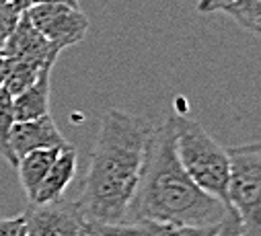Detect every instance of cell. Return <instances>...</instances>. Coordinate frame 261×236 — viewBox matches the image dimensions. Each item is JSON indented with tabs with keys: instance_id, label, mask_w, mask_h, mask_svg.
Instances as JSON below:
<instances>
[{
	"instance_id": "obj_1",
	"label": "cell",
	"mask_w": 261,
	"mask_h": 236,
	"mask_svg": "<svg viewBox=\"0 0 261 236\" xmlns=\"http://www.w3.org/2000/svg\"><path fill=\"white\" fill-rule=\"evenodd\" d=\"M152 124L142 115L107 109L76 199L85 224L125 222L146 164Z\"/></svg>"
},
{
	"instance_id": "obj_2",
	"label": "cell",
	"mask_w": 261,
	"mask_h": 236,
	"mask_svg": "<svg viewBox=\"0 0 261 236\" xmlns=\"http://www.w3.org/2000/svg\"><path fill=\"white\" fill-rule=\"evenodd\" d=\"M226 205L198 187L181 166L173 144L171 115L152 128L146 164L136 199L125 222L150 220L173 226H216L226 214Z\"/></svg>"
},
{
	"instance_id": "obj_3",
	"label": "cell",
	"mask_w": 261,
	"mask_h": 236,
	"mask_svg": "<svg viewBox=\"0 0 261 236\" xmlns=\"http://www.w3.org/2000/svg\"><path fill=\"white\" fill-rule=\"evenodd\" d=\"M175 154L191 176V181L206 193L218 197L228 208L226 183H228V154L198 122L185 115L171 113Z\"/></svg>"
},
{
	"instance_id": "obj_4",
	"label": "cell",
	"mask_w": 261,
	"mask_h": 236,
	"mask_svg": "<svg viewBox=\"0 0 261 236\" xmlns=\"http://www.w3.org/2000/svg\"><path fill=\"white\" fill-rule=\"evenodd\" d=\"M228 154V208L241 218L251 236H261V144H237Z\"/></svg>"
},
{
	"instance_id": "obj_5",
	"label": "cell",
	"mask_w": 261,
	"mask_h": 236,
	"mask_svg": "<svg viewBox=\"0 0 261 236\" xmlns=\"http://www.w3.org/2000/svg\"><path fill=\"white\" fill-rule=\"evenodd\" d=\"M25 13L33 27L60 51L87 37L89 19L81 9L66 5H31Z\"/></svg>"
},
{
	"instance_id": "obj_6",
	"label": "cell",
	"mask_w": 261,
	"mask_h": 236,
	"mask_svg": "<svg viewBox=\"0 0 261 236\" xmlns=\"http://www.w3.org/2000/svg\"><path fill=\"white\" fill-rule=\"evenodd\" d=\"M85 220L76 201L56 199L31 203L23 214V236H81Z\"/></svg>"
},
{
	"instance_id": "obj_7",
	"label": "cell",
	"mask_w": 261,
	"mask_h": 236,
	"mask_svg": "<svg viewBox=\"0 0 261 236\" xmlns=\"http://www.w3.org/2000/svg\"><path fill=\"white\" fill-rule=\"evenodd\" d=\"M216 226H173L150 220H134L119 224H85V236H212Z\"/></svg>"
},
{
	"instance_id": "obj_8",
	"label": "cell",
	"mask_w": 261,
	"mask_h": 236,
	"mask_svg": "<svg viewBox=\"0 0 261 236\" xmlns=\"http://www.w3.org/2000/svg\"><path fill=\"white\" fill-rule=\"evenodd\" d=\"M5 57H15V60H31V62H39V64H47V62H56L60 49H56L29 21L27 13H21V19L15 27V31L11 33V37L7 39L5 47L0 49Z\"/></svg>"
},
{
	"instance_id": "obj_9",
	"label": "cell",
	"mask_w": 261,
	"mask_h": 236,
	"mask_svg": "<svg viewBox=\"0 0 261 236\" xmlns=\"http://www.w3.org/2000/svg\"><path fill=\"white\" fill-rule=\"evenodd\" d=\"M66 144V138L58 130L51 115H43L29 122H15L11 130V148L17 160L33 150L62 148Z\"/></svg>"
},
{
	"instance_id": "obj_10",
	"label": "cell",
	"mask_w": 261,
	"mask_h": 236,
	"mask_svg": "<svg viewBox=\"0 0 261 236\" xmlns=\"http://www.w3.org/2000/svg\"><path fill=\"white\" fill-rule=\"evenodd\" d=\"M76 166H79L76 148L72 144L62 146L54 164L49 166L47 174L43 176V181L39 183V187L35 189V193L29 201L31 203H47V201L62 199L66 189L70 187V183L74 181Z\"/></svg>"
},
{
	"instance_id": "obj_11",
	"label": "cell",
	"mask_w": 261,
	"mask_h": 236,
	"mask_svg": "<svg viewBox=\"0 0 261 236\" xmlns=\"http://www.w3.org/2000/svg\"><path fill=\"white\" fill-rule=\"evenodd\" d=\"M54 66H45L37 80L27 86L23 93L13 97V115L15 122H29L37 117L49 115V78H51Z\"/></svg>"
},
{
	"instance_id": "obj_12",
	"label": "cell",
	"mask_w": 261,
	"mask_h": 236,
	"mask_svg": "<svg viewBox=\"0 0 261 236\" xmlns=\"http://www.w3.org/2000/svg\"><path fill=\"white\" fill-rule=\"evenodd\" d=\"M60 148H45V150H33L17 160V172H19V181L21 187L27 193V199L33 197L35 189L43 181V176L47 174L49 166L54 164Z\"/></svg>"
},
{
	"instance_id": "obj_13",
	"label": "cell",
	"mask_w": 261,
	"mask_h": 236,
	"mask_svg": "<svg viewBox=\"0 0 261 236\" xmlns=\"http://www.w3.org/2000/svg\"><path fill=\"white\" fill-rule=\"evenodd\" d=\"M7 60H9V70H7V78H5L3 88H7V93L11 97H17L27 86H31L45 66L56 64V62L39 64V62H31V60H15V57H7Z\"/></svg>"
},
{
	"instance_id": "obj_14",
	"label": "cell",
	"mask_w": 261,
	"mask_h": 236,
	"mask_svg": "<svg viewBox=\"0 0 261 236\" xmlns=\"http://www.w3.org/2000/svg\"><path fill=\"white\" fill-rule=\"evenodd\" d=\"M230 17L241 29L259 35L261 31V0H230L220 11Z\"/></svg>"
},
{
	"instance_id": "obj_15",
	"label": "cell",
	"mask_w": 261,
	"mask_h": 236,
	"mask_svg": "<svg viewBox=\"0 0 261 236\" xmlns=\"http://www.w3.org/2000/svg\"><path fill=\"white\" fill-rule=\"evenodd\" d=\"M15 126L13 115V97L7 88H0V158L7 160L13 168L17 166V156L11 148V130Z\"/></svg>"
},
{
	"instance_id": "obj_16",
	"label": "cell",
	"mask_w": 261,
	"mask_h": 236,
	"mask_svg": "<svg viewBox=\"0 0 261 236\" xmlns=\"http://www.w3.org/2000/svg\"><path fill=\"white\" fill-rule=\"evenodd\" d=\"M19 19H21V11H17L11 3L0 7V49L5 47L7 39H9L11 33L15 31Z\"/></svg>"
},
{
	"instance_id": "obj_17",
	"label": "cell",
	"mask_w": 261,
	"mask_h": 236,
	"mask_svg": "<svg viewBox=\"0 0 261 236\" xmlns=\"http://www.w3.org/2000/svg\"><path fill=\"white\" fill-rule=\"evenodd\" d=\"M212 236H251V234L243 226L241 218L228 208L226 214H224V218H222V222L218 224V228H216V232Z\"/></svg>"
},
{
	"instance_id": "obj_18",
	"label": "cell",
	"mask_w": 261,
	"mask_h": 236,
	"mask_svg": "<svg viewBox=\"0 0 261 236\" xmlns=\"http://www.w3.org/2000/svg\"><path fill=\"white\" fill-rule=\"evenodd\" d=\"M0 236H23V216L0 218Z\"/></svg>"
},
{
	"instance_id": "obj_19",
	"label": "cell",
	"mask_w": 261,
	"mask_h": 236,
	"mask_svg": "<svg viewBox=\"0 0 261 236\" xmlns=\"http://www.w3.org/2000/svg\"><path fill=\"white\" fill-rule=\"evenodd\" d=\"M230 0H198L195 11L200 15H210V13H220Z\"/></svg>"
},
{
	"instance_id": "obj_20",
	"label": "cell",
	"mask_w": 261,
	"mask_h": 236,
	"mask_svg": "<svg viewBox=\"0 0 261 236\" xmlns=\"http://www.w3.org/2000/svg\"><path fill=\"white\" fill-rule=\"evenodd\" d=\"M31 5H66L72 9H81L79 0H31Z\"/></svg>"
},
{
	"instance_id": "obj_21",
	"label": "cell",
	"mask_w": 261,
	"mask_h": 236,
	"mask_svg": "<svg viewBox=\"0 0 261 236\" xmlns=\"http://www.w3.org/2000/svg\"><path fill=\"white\" fill-rule=\"evenodd\" d=\"M7 70H9V60L0 53V88L5 86V78H7Z\"/></svg>"
},
{
	"instance_id": "obj_22",
	"label": "cell",
	"mask_w": 261,
	"mask_h": 236,
	"mask_svg": "<svg viewBox=\"0 0 261 236\" xmlns=\"http://www.w3.org/2000/svg\"><path fill=\"white\" fill-rule=\"evenodd\" d=\"M11 5L17 9V11H27L29 7H31V0H11Z\"/></svg>"
},
{
	"instance_id": "obj_23",
	"label": "cell",
	"mask_w": 261,
	"mask_h": 236,
	"mask_svg": "<svg viewBox=\"0 0 261 236\" xmlns=\"http://www.w3.org/2000/svg\"><path fill=\"white\" fill-rule=\"evenodd\" d=\"M11 3V0H0V7H3V5H9Z\"/></svg>"
},
{
	"instance_id": "obj_24",
	"label": "cell",
	"mask_w": 261,
	"mask_h": 236,
	"mask_svg": "<svg viewBox=\"0 0 261 236\" xmlns=\"http://www.w3.org/2000/svg\"><path fill=\"white\" fill-rule=\"evenodd\" d=\"M81 236H85V234H83V232H81Z\"/></svg>"
}]
</instances>
